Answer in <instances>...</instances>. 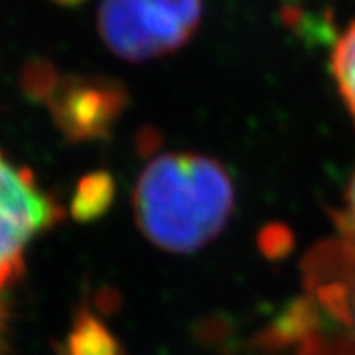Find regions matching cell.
Instances as JSON below:
<instances>
[{
  "instance_id": "1",
  "label": "cell",
  "mask_w": 355,
  "mask_h": 355,
  "mask_svg": "<svg viewBox=\"0 0 355 355\" xmlns=\"http://www.w3.org/2000/svg\"><path fill=\"white\" fill-rule=\"evenodd\" d=\"M235 207V184L211 156L166 153L142 168L132 191L137 225L168 253H193L227 225Z\"/></svg>"
},
{
  "instance_id": "2",
  "label": "cell",
  "mask_w": 355,
  "mask_h": 355,
  "mask_svg": "<svg viewBox=\"0 0 355 355\" xmlns=\"http://www.w3.org/2000/svg\"><path fill=\"white\" fill-rule=\"evenodd\" d=\"M268 343L296 355H355V239L316 245L304 261V296L268 330Z\"/></svg>"
},
{
  "instance_id": "3",
  "label": "cell",
  "mask_w": 355,
  "mask_h": 355,
  "mask_svg": "<svg viewBox=\"0 0 355 355\" xmlns=\"http://www.w3.org/2000/svg\"><path fill=\"white\" fill-rule=\"evenodd\" d=\"M202 16V0H101L97 22L114 55L146 62L188 44Z\"/></svg>"
},
{
  "instance_id": "4",
  "label": "cell",
  "mask_w": 355,
  "mask_h": 355,
  "mask_svg": "<svg viewBox=\"0 0 355 355\" xmlns=\"http://www.w3.org/2000/svg\"><path fill=\"white\" fill-rule=\"evenodd\" d=\"M62 219V207L34 174L0 154V291L22 272L30 243Z\"/></svg>"
},
{
  "instance_id": "5",
  "label": "cell",
  "mask_w": 355,
  "mask_h": 355,
  "mask_svg": "<svg viewBox=\"0 0 355 355\" xmlns=\"http://www.w3.org/2000/svg\"><path fill=\"white\" fill-rule=\"evenodd\" d=\"M128 105L123 83L105 76H62L46 107L58 130L69 142H93L111 137Z\"/></svg>"
},
{
  "instance_id": "6",
  "label": "cell",
  "mask_w": 355,
  "mask_h": 355,
  "mask_svg": "<svg viewBox=\"0 0 355 355\" xmlns=\"http://www.w3.org/2000/svg\"><path fill=\"white\" fill-rule=\"evenodd\" d=\"M58 355H127L113 331L89 310H79Z\"/></svg>"
},
{
  "instance_id": "7",
  "label": "cell",
  "mask_w": 355,
  "mask_h": 355,
  "mask_svg": "<svg viewBox=\"0 0 355 355\" xmlns=\"http://www.w3.org/2000/svg\"><path fill=\"white\" fill-rule=\"evenodd\" d=\"M116 193V186L111 174L93 172L77 184L71 198V216L77 221H95L111 207Z\"/></svg>"
},
{
  "instance_id": "8",
  "label": "cell",
  "mask_w": 355,
  "mask_h": 355,
  "mask_svg": "<svg viewBox=\"0 0 355 355\" xmlns=\"http://www.w3.org/2000/svg\"><path fill=\"white\" fill-rule=\"evenodd\" d=\"M330 69L343 105L355 123V22L336 40L330 55Z\"/></svg>"
},
{
  "instance_id": "9",
  "label": "cell",
  "mask_w": 355,
  "mask_h": 355,
  "mask_svg": "<svg viewBox=\"0 0 355 355\" xmlns=\"http://www.w3.org/2000/svg\"><path fill=\"white\" fill-rule=\"evenodd\" d=\"M60 77H62V73L58 71V67L51 62L44 60V58H32L24 64L20 83H22L24 95L30 101L46 105V101L50 99L51 91L58 85Z\"/></svg>"
},
{
  "instance_id": "10",
  "label": "cell",
  "mask_w": 355,
  "mask_h": 355,
  "mask_svg": "<svg viewBox=\"0 0 355 355\" xmlns=\"http://www.w3.org/2000/svg\"><path fill=\"white\" fill-rule=\"evenodd\" d=\"M336 221L340 227V235L355 239V170L345 188V209L340 211V216H336Z\"/></svg>"
},
{
  "instance_id": "11",
  "label": "cell",
  "mask_w": 355,
  "mask_h": 355,
  "mask_svg": "<svg viewBox=\"0 0 355 355\" xmlns=\"http://www.w3.org/2000/svg\"><path fill=\"white\" fill-rule=\"evenodd\" d=\"M51 2H55V4H60V6H67V8H73V6H79V4H83L85 0H51Z\"/></svg>"
},
{
  "instance_id": "12",
  "label": "cell",
  "mask_w": 355,
  "mask_h": 355,
  "mask_svg": "<svg viewBox=\"0 0 355 355\" xmlns=\"http://www.w3.org/2000/svg\"><path fill=\"white\" fill-rule=\"evenodd\" d=\"M2 343H4V314L0 308V354H2Z\"/></svg>"
}]
</instances>
